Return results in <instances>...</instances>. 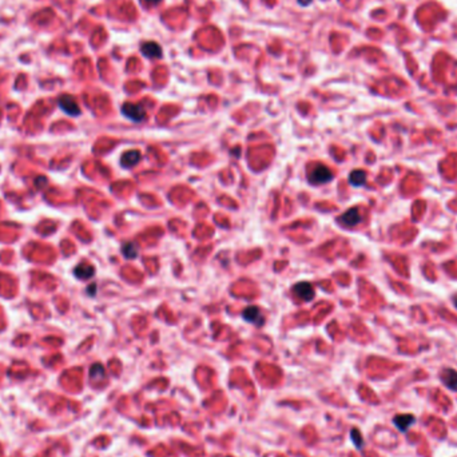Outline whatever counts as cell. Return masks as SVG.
I'll return each mask as SVG.
<instances>
[{
    "label": "cell",
    "mask_w": 457,
    "mask_h": 457,
    "mask_svg": "<svg viewBox=\"0 0 457 457\" xmlns=\"http://www.w3.org/2000/svg\"><path fill=\"white\" fill-rule=\"evenodd\" d=\"M333 179V174L330 171L329 169L324 165H316L313 167V170L309 174V180L314 183V185H322V183H328L330 180Z\"/></svg>",
    "instance_id": "1"
},
{
    "label": "cell",
    "mask_w": 457,
    "mask_h": 457,
    "mask_svg": "<svg viewBox=\"0 0 457 457\" xmlns=\"http://www.w3.org/2000/svg\"><path fill=\"white\" fill-rule=\"evenodd\" d=\"M123 113L128 119H131L132 122H142L146 118L145 109L139 105H132V103H126L122 107Z\"/></svg>",
    "instance_id": "2"
},
{
    "label": "cell",
    "mask_w": 457,
    "mask_h": 457,
    "mask_svg": "<svg viewBox=\"0 0 457 457\" xmlns=\"http://www.w3.org/2000/svg\"><path fill=\"white\" fill-rule=\"evenodd\" d=\"M59 106L64 113H67L68 115H79L80 109L78 103L75 102V99L70 95H63L59 98Z\"/></svg>",
    "instance_id": "3"
},
{
    "label": "cell",
    "mask_w": 457,
    "mask_h": 457,
    "mask_svg": "<svg viewBox=\"0 0 457 457\" xmlns=\"http://www.w3.org/2000/svg\"><path fill=\"white\" fill-rule=\"evenodd\" d=\"M414 422H416V417H414L413 414H397L393 418V424L396 425V428L400 432H402V433L408 432L409 428Z\"/></svg>",
    "instance_id": "4"
},
{
    "label": "cell",
    "mask_w": 457,
    "mask_h": 457,
    "mask_svg": "<svg viewBox=\"0 0 457 457\" xmlns=\"http://www.w3.org/2000/svg\"><path fill=\"white\" fill-rule=\"evenodd\" d=\"M441 381L445 387L453 392H457V372L455 369L447 368L441 372Z\"/></svg>",
    "instance_id": "5"
},
{
    "label": "cell",
    "mask_w": 457,
    "mask_h": 457,
    "mask_svg": "<svg viewBox=\"0 0 457 457\" xmlns=\"http://www.w3.org/2000/svg\"><path fill=\"white\" fill-rule=\"evenodd\" d=\"M293 290H294L295 295L303 299V301H310L314 297V290H313L312 285L308 284V282H299V284L294 286Z\"/></svg>",
    "instance_id": "6"
},
{
    "label": "cell",
    "mask_w": 457,
    "mask_h": 457,
    "mask_svg": "<svg viewBox=\"0 0 457 457\" xmlns=\"http://www.w3.org/2000/svg\"><path fill=\"white\" fill-rule=\"evenodd\" d=\"M243 318L246 320V321L251 322V324H254L257 326H261L264 324V318L261 316L260 309L255 308V306H250V308L245 309V312H243Z\"/></svg>",
    "instance_id": "7"
},
{
    "label": "cell",
    "mask_w": 457,
    "mask_h": 457,
    "mask_svg": "<svg viewBox=\"0 0 457 457\" xmlns=\"http://www.w3.org/2000/svg\"><path fill=\"white\" fill-rule=\"evenodd\" d=\"M341 222L343 225H346L349 228H352V226H356L361 222V216H360V211L357 207H353L350 210H347L343 217H341Z\"/></svg>",
    "instance_id": "8"
},
{
    "label": "cell",
    "mask_w": 457,
    "mask_h": 457,
    "mask_svg": "<svg viewBox=\"0 0 457 457\" xmlns=\"http://www.w3.org/2000/svg\"><path fill=\"white\" fill-rule=\"evenodd\" d=\"M141 51L143 53V55L147 57H162V49H161V46L155 43V42H146V43H143L141 47Z\"/></svg>",
    "instance_id": "9"
},
{
    "label": "cell",
    "mask_w": 457,
    "mask_h": 457,
    "mask_svg": "<svg viewBox=\"0 0 457 457\" xmlns=\"http://www.w3.org/2000/svg\"><path fill=\"white\" fill-rule=\"evenodd\" d=\"M141 161V153L139 151H127V153H124L123 157H122V165L124 167H132L135 166L136 163Z\"/></svg>",
    "instance_id": "10"
},
{
    "label": "cell",
    "mask_w": 457,
    "mask_h": 457,
    "mask_svg": "<svg viewBox=\"0 0 457 457\" xmlns=\"http://www.w3.org/2000/svg\"><path fill=\"white\" fill-rule=\"evenodd\" d=\"M75 274H76V277L86 280V278L93 277L94 269L93 266H90V265H80V266H78V268L75 269Z\"/></svg>",
    "instance_id": "11"
},
{
    "label": "cell",
    "mask_w": 457,
    "mask_h": 457,
    "mask_svg": "<svg viewBox=\"0 0 457 457\" xmlns=\"http://www.w3.org/2000/svg\"><path fill=\"white\" fill-rule=\"evenodd\" d=\"M350 183L354 186H362L365 183V180H366V175H365V172L362 170H354V171L350 174Z\"/></svg>",
    "instance_id": "12"
},
{
    "label": "cell",
    "mask_w": 457,
    "mask_h": 457,
    "mask_svg": "<svg viewBox=\"0 0 457 457\" xmlns=\"http://www.w3.org/2000/svg\"><path fill=\"white\" fill-rule=\"evenodd\" d=\"M122 251H123V255L126 258H135L136 253H138L134 243H126V245H123V250Z\"/></svg>",
    "instance_id": "13"
},
{
    "label": "cell",
    "mask_w": 457,
    "mask_h": 457,
    "mask_svg": "<svg viewBox=\"0 0 457 457\" xmlns=\"http://www.w3.org/2000/svg\"><path fill=\"white\" fill-rule=\"evenodd\" d=\"M350 435H352L353 443H354V445H356L357 448H358V449L362 448V447H364V440H362V437H361L360 431H357V429H353Z\"/></svg>",
    "instance_id": "14"
},
{
    "label": "cell",
    "mask_w": 457,
    "mask_h": 457,
    "mask_svg": "<svg viewBox=\"0 0 457 457\" xmlns=\"http://www.w3.org/2000/svg\"><path fill=\"white\" fill-rule=\"evenodd\" d=\"M146 3H149V4H158L161 3V0H145Z\"/></svg>",
    "instance_id": "15"
}]
</instances>
